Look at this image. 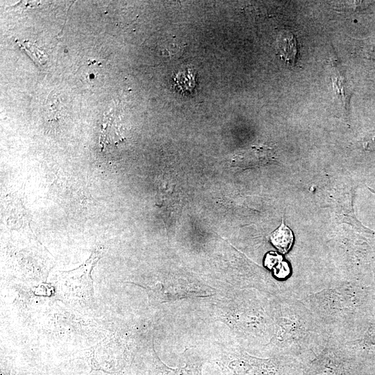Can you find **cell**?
<instances>
[{
  "label": "cell",
  "mask_w": 375,
  "mask_h": 375,
  "mask_svg": "<svg viewBox=\"0 0 375 375\" xmlns=\"http://www.w3.org/2000/svg\"><path fill=\"white\" fill-rule=\"evenodd\" d=\"M101 257L99 249H95L79 267L69 271H59L56 285L59 295L75 304L89 305L94 299L92 272Z\"/></svg>",
  "instance_id": "cell-1"
},
{
  "label": "cell",
  "mask_w": 375,
  "mask_h": 375,
  "mask_svg": "<svg viewBox=\"0 0 375 375\" xmlns=\"http://www.w3.org/2000/svg\"><path fill=\"white\" fill-rule=\"evenodd\" d=\"M81 358L88 362L90 372L102 371L110 375H120L128 362L124 346L114 335L85 350Z\"/></svg>",
  "instance_id": "cell-2"
},
{
  "label": "cell",
  "mask_w": 375,
  "mask_h": 375,
  "mask_svg": "<svg viewBox=\"0 0 375 375\" xmlns=\"http://www.w3.org/2000/svg\"><path fill=\"white\" fill-rule=\"evenodd\" d=\"M214 361L222 375H274L272 365L268 362L245 357L233 351H220Z\"/></svg>",
  "instance_id": "cell-3"
},
{
  "label": "cell",
  "mask_w": 375,
  "mask_h": 375,
  "mask_svg": "<svg viewBox=\"0 0 375 375\" xmlns=\"http://www.w3.org/2000/svg\"><path fill=\"white\" fill-rule=\"evenodd\" d=\"M185 365L171 367L162 362L154 350L140 365L138 375H202L206 358L194 351L188 350L183 353Z\"/></svg>",
  "instance_id": "cell-4"
},
{
  "label": "cell",
  "mask_w": 375,
  "mask_h": 375,
  "mask_svg": "<svg viewBox=\"0 0 375 375\" xmlns=\"http://www.w3.org/2000/svg\"><path fill=\"white\" fill-rule=\"evenodd\" d=\"M277 53L287 64L294 66L298 59L299 48L295 35L290 31L280 32L276 40Z\"/></svg>",
  "instance_id": "cell-5"
},
{
  "label": "cell",
  "mask_w": 375,
  "mask_h": 375,
  "mask_svg": "<svg viewBox=\"0 0 375 375\" xmlns=\"http://www.w3.org/2000/svg\"><path fill=\"white\" fill-rule=\"evenodd\" d=\"M332 82L334 92L342 103L343 109L348 111L352 92L344 72L342 70L339 63L338 65L334 63Z\"/></svg>",
  "instance_id": "cell-6"
},
{
  "label": "cell",
  "mask_w": 375,
  "mask_h": 375,
  "mask_svg": "<svg viewBox=\"0 0 375 375\" xmlns=\"http://www.w3.org/2000/svg\"><path fill=\"white\" fill-rule=\"evenodd\" d=\"M123 140L115 116L111 113L105 115L100 137L101 148L104 149L108 144H115Z\"/></svg>",
  "instance_id": "cell-7"
},
{
  "label": "cell",
  "mask_w": 375,
  "mask_h": 375,
  "mask_svg": "<svg viewBox=\"0 0 375 375\" xmlns=\"http://www.w3.org/2000/svg\"><path fill=\"white\" fill-rule=\"evenodd\" d=\"M270 241L272 244L283 254L290 249L294 235L292 230L288 227L282 219L280 226L270 235Z\"/></svg>",
  "instance_id": "cell-8"
},
{
  "label": "cell",
  "mask_w": 375,
  "mask_h": 375,
  "mask_svg": "<svg viewBox=\"0 0 375 375\" xmlns=\"http://www.w3.org/2000/svg\"><path fill=\"white\" fill-rule=\"evenodd\" d=\"M194 76L193 71L188 69L179 72L175 77V81L183 90H191L194 87Z\"/></svg>",
  "instance_id": "cell-9"
},
{
  "label": "cell",
  "mask_w": 375,
  "mask_h": 375,
  "mask_svg": "<svg viewBox=\"0 0 375 375\" xmlns=\"http://www.w3.org/2000/svg\"><path fill=\"white\" fill-rule=\"evenodd\" d=\"M17 42L21 48L24 49L35 62H37L40 64L45 62L46 56L35 46L25 41L22 43Z\"/></svg>",
  "instance_id": "cell-10"
},
{
  "label": "cell",
  "mask_w": 375,
  "mask_h": 375,
  "mask_svg": "<svg viewBox=\"0 0 375 375\" xmlns=\"http://www.w3.org/2000/svg\"><path fill=\"white\" fill-rule=\"evenodd\" d=\"M369 51H372L370 53L371 57L375 61V42L372 44V49H371Z\"/></svg>",
  "instance_id": "cell-11"
}]
</instances>
